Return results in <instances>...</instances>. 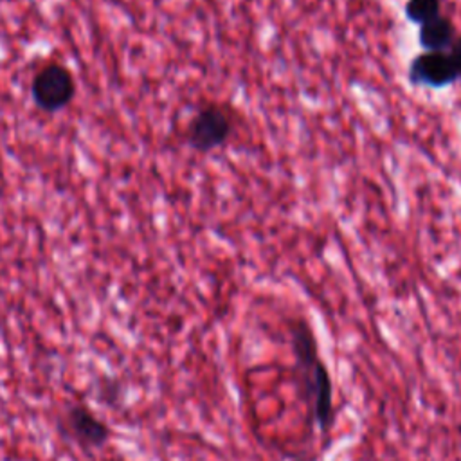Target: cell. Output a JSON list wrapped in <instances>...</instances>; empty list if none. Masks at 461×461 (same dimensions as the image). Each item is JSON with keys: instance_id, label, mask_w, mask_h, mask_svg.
<instances>
[{"instance_id": "6da1fadb", "label": "cell", "mask_w": 461, "mask_h": 461, "mask_svg": "<svg viewBox=\"0 0 461 461\" xmlns=\"http://www.w3.org/2000/svg\"><path fill=\"white\" fill-rule=\"evenodd\" d=\"M293 352L300 391L310 410L312 420L323 434H330L335 424L333 380L328 366L319 357V342L312 326L300 319L291 328Z\"/></svg>"}, {"instance_id": "7a4b0ae2", "label": "cell", "mask_w": 461, "mask_h": 461, "mask_svg": "<svg viewBox=\"0 0 461 461\" xmlns=\"http://www.w3.org/2000/svg\"><path fill=\"white\" fill-rule=\"evenodd\" d=\"M76 96L74 74L58 62H49L38 69L31 82V98L45 113H56L73 103Z\"/></svg>"}, {"instance_id": "3957f363", "label": "cell", "mask_w": 461, "mask_h": 461, "mask_svg": "<svg viewBox=\"0 0 461 461\" xmlns=\"http://www.w3.org/2000/svg\"><path fill=\"white\" fill-rule=\"evenodd\" d=\"M230 134V120L223 108H202L188 127V143L197 152H209L222 146Z\"/></svg>"}, {"instance_id": "277c9868", "label": "cell", "mask_w": 461, "mask_h": 461, "mask_svg": "<svg viewBox=\"0 0 461 461\" xmlns=\"http://www.w3.org/2000/svg\"><path fill=\"white\" fill-rule=\"evenodd\" d=\"M64 429L87 449H99L110 440V427L83 403H73L64 415Z\"/></svg>"}, {"instance_id": "5b68a950", "label": "cell", "mask_w": 461, "mask_h": 461, "mask_svg": "<svg viewBox=\"0 0 461 461\" xmlns=\"http://www.w3.org/2000/svg\"><path fill=\"white\" fill-rule=\"evenodd\" d=\"M450 58L445 52H424L411 64L410 80L415 85L445 87L456 80Z\"/></svg>"}, {"instance_id": "8992f818", "label": "cell", "mask_w": 461, "mask_h": 461, "mask_svg": "<svg viewBox=\"0 0 461 461\" xmlns=\"http://www.w3.org/2000/svg\"><path fill=\"white\" fill-rule=\"evenodd\" d=\"M456 31L449 19L436 17L431 22H426L420 26V45L427 52H445V49H450Z\"/></svg>"}, {"instance_id": "52a82bcc", "label": "cell", "mask_w": 461, "mask_h": 461, "mask_svg": "<svg viewBox=\"0 0 461 461\" xmlns=\"http://www.w3.org/2000/svg\"><path fill=\"white\" fill-rule=\"evenodd\" d=\"M440 10H441L440 0H410L406 6V15L411 22L422 26L440 17Z\"/></svg>"}, {"instance_id": "ba28073f", "label": "cell", "mask_w": 461, "mask_h": 461, "mask_svg": "<svg viewBox=\"0 0 461 461\" xmlns=\"http://www.w3.org/2000/svg\"><path fill=\"white\" fill-rule=\"evenodd\" d=\"M449 58H450V64H452V67H454L456 76L461 78V36L452 42Z\"/></svg>"}]
</instances>
